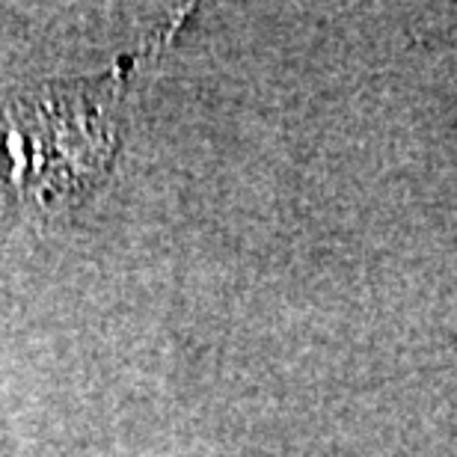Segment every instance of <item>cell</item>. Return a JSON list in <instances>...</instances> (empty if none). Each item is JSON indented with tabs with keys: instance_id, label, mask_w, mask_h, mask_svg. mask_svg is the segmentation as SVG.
Listing matches in <instances>:
<instances>
[{
	"instance_id": "1",
	"label": "cell",
	"mask_w": 457,
	"mask_h": 457,
	"mask_svg": "<svg viewBox=\"0 0 457 457\" xmlns=\"http://www.w3.org/2000/svg\"><path fill=\"white\" fill-rule=\"evenodd\" d=\"M102 93L89 80L0 104V196L48 208L93 185L111 152Z\"/></svg>"
}]
</instances>
